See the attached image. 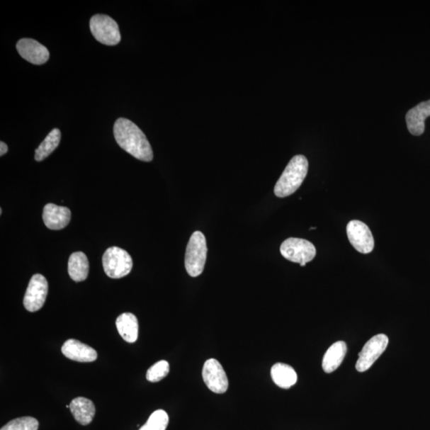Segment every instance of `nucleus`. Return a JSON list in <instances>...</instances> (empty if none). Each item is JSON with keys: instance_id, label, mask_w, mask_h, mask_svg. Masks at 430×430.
I'll use <instances>...</instances> for the list:
<instances>
[{"instance_id": "f257e3e1", "label": "nucleus", "mask_w": 430, "mask_h": 430, "mask_svg": "<svg viewBox=\"0 0 430 430\" xmlns=\"http://www.w3.org/2000/svg\"><path fill=\"white\" fill-rule=\"evenodd\" d=\"M113 134L115 141L122 149L141 162H152L153 152L149 141L132 121L119 118L115 122Z\"/></svg>"}, {"instance_id": "f03ea898", "label": "nucleus", "mask_w": 430, "mask_h": 430, "mask_svg": "<svg viewBox=\"0 0 430 430\" xmlns=\"http://www.w3.org/2000/svg\"><path fill=\"white\" fill-rule=\"evenodd\" d=\"M309 171V162L302 155L295 156L287 165L275 185L274 194L285 198L295 193L305 181Z\"/></svg>"}, {"instance_id": "7ed1b4c3", "label": "nucleus", "mask_w": 430, "mask_h": 430, "mask_svg": "<svg viewBox=\"0 0 430 430\" xmlns=\"http://www.w3.org/2000/svg\"><path fill=\"white\" fill-rule=\"evenodd\" d=\"M208 247L206 237L200 231L191 235L185 255V268L192 278L198 277L206 264Z\"/></svg>"}, {"instance_id": "20e7f679", "label": "nucleus", "mask_w": 430, "mask_h": 430, "mask_svg": "<svg viewBox=\"0 0 430 430\" xmlns=\"http://www.w3.org/2000/svg\"><path fill=\"white\" fill-rule=\"evenodd\" d=\"M102 263L105 273L108 277L113 279L125 277L132 268L131 256L125 249L115 247L106 250Z\"/></svg>"}, {"instance_id": "39448f33", "label": "nucleus", "mask_w": 430, "mask_h": 430, "mask_svg": "<svg viewBox=\"0 0 430 430\" xmlns=\"http://www.w3.org/2000/svg\"><path fill=\"white\" fill-rule=\"evenodd\" d=\"M280 251L285 259L299 263L300 266H305L307 263L312 261L317 255L316 247L312 242L296 237H290L283 242Z\"/></svg>"}, {"instance_id": "423d86ee", "label": "nucleus", "mask_w": 430, "mask_h": 430, "mask_svg": "<svg viewBox=\"0 0 430 430\" xmlns=\"http://www.w3.org/2000/svg\"><path fill=\"white\" fill-rule=\"evenodd\" d=\"M91 33L99 43L107 46H115L120 42L118 24L111 16L95 15L91 19Z\"/></svg>"}, {"instance_id": "0eeeda50", "label": "nucleus", "mask_w": 430, "mask_h": 430, "mask_svg": "<svg viewBox=\"0 0 430 430\" xmlns=\"http://www.w3.org/2000/svg\"><path fill=\"white\" fill-rule=\"evenodd\" d=\"M389 339L384 334H378L372 337L358 353V358L356 365V370L358 372L369 370L387 349Z\"/></svg>"}, {"instance_id": "6e6552de", "label": "nucleus", "mask_w": 430, "mask_h": 430, "mask_svg": "<svg viewBox=\"0 0 430 430\" xmlns=\"http://www.w3.org/2000/svg\"><path fill=\"white\" fill-rule=\"evenodd\" d=\"M48 294V282L42 274H35L31 278L26 291L23 305L30 312L40 310Z\"/></svg>"}, {"instance_id": "1a4fd4ad", "label": "nucleus", "mask_w": 430, "mask_h": 430, "mask_svg": "<svg viewBox=\"0 0 430 430\" xmlns=\"http://www.w3.org/2000/svg\"><path fill=\"white\" fill-rule=\"evenodd\" d=\"M346 234L352 247L358 252L370 254L375 247V239L369 227L358 220L350 221L346 226Z\"/></svg>"}, {"instance_id": "9d476101", "label": "nucleus", "mask_w": 430, "mask_h": 430, "mask_svg": "<svg viewBox=\"0 0 430 430\" xmlns=\"http://www.w3.org/2000/svg\"><path fill=\"white\" fill-rule=\"evenodd\" d=\"M203 378L205 384L214 393L224 394L229 387L226 372L215 358H210L204 363Z\"/></svg>"}, {"instance_id": "9b49d317", "label": "nucleus", "mask_w": 430, "mask_h": 430, "mask_svg": "<svg viewBox=\"0 0 430 430\" xmlns=\"http://www.w3.org/2000/svg\"><path fill=\"white\" fill-rule=\"evenodd\" d=\"M16 49L23 59L35 65L46 63L50 57L47 48L32 38H22L17 43Z\"/></svg>"}, {"instance_id": "f8f14e48", "label": "nucleus", "mask_w": 430, "mask_h": 430, "mask_svg": "<svg viewBox=\"0 0 430 430\" xmlns=\"http://www.w3.org/2000/svg\"><path fill=\"white\" fill-rule=\"evenodd\" d=\"M62 352L67 358L80 363H91L98 358L97 351L91 346L74 339L64 343Z\"/></svg>"}, {"instance_id": "ddd939ff", "label": "nucleus", "mask_w": 430, "mask_h": 430, "mask_svg": "<svg viewBox=\"0 0 430 430\" xmlns=\"http://www.w3.org/2000/svg\"><path fill=\"white\" fill-rule=\"evenodd\" d=\"M72 218V211L66 207L48 203L43 208V220L50 230H60L65 228Z\"/></svg>"}, {"instance_id": "4468645a", "label": "nucleus", "mask_w": 430, "mask_h": 430, "mask_svg": "<svg viewBox=\"0 0 430 430\" xmlns=\"http://www.w3.org/2000/svg\"><path fill=\"white\" fill-rule=\"evenodd\" d=\"M430 117V100L422 101L407 112L406 121L408 130L419 137L425 132V120Z\"/></svg>"}, {"instance_id": "2eb2a0df", "label": "nucleus", "mask_w": 430, "mask_h": 430, "mask_svg": "<svg viewBox=\"0 0 430 430\" xmlns=\"http://www.w3.org/2000/svg\"><path fill=\"white\" fill-rule=\"evenodd\" d=\"M70 412L79 424L87 426L92 422L96 413L94 404L86 397H76L69 404Z\"/></svg>"}, {"instance_id": "dca6fc26", "label": "nucleus", "mask_w": 430, "mask_h": 430, "mask_svg": "<svg viewBox=\"0 0 430 430\" xmlns=\"http://www.w3.org/2000/svg\"><path fill=\"white\" fill-rule=\"evenodd\" d=\"M118 331L125 341L133 344L138 339L139 324L136 316L131 312L121 314L115 322Z\"/></svg>"}, {"instance_id": "f3484780", "label": "nucleus", "mask_w": 430, "mask_h": 430, "mask_svg": "<svg viewBox=\"0 0 430 430\" xmlns=\"http://www.w3.org/2000/svg\"><path fill=\"white\" fill-rule=\"evenodd\" d=\"M346 351L348 348L344 341L336 342L327 349L322 362V368L325 373H332L339 368L345 358Z\"/></svg>"}, {"instance_id": "a211bd4d", "label": "nucleus", "mask_w": 430, "mask_h": 430, "mask_svg": "<svg viewBox=\"0 0 430 430\" xmlns=\"http://www.w3.org/2000/svg\"><path fill=\"white\" fill-rule=\"evenodd\" d=\"M271 377L274 383L283 389L290 388L298 382L297 372L285 363L274 364L271 368Z\"/></svg>"}, {"instance_id": "6ab92c4d", "label": "nucleus", "mask_w": 430, "mask_h": 430, "mask_svg": "<svg viewBox=\"0 0 430 430\" xmlns=\"http://www.w3.org/2000/svg\"><path fill=\"white\" fill-rule=\"evenodd\" d=\"M89 264L86 255L82 252H75L70 255L68 262V272L70 278L76 282L86 280Z\"/></svg>"}, {"instance_id": "aec40b11", "label": "nucleus", "mask_w": 430, "mask_h": 430, "mask_svg": "<svg viewBox=\"0 0 430 430\" xmlns=\"http://www.w3.org/2000/svg\"><path fill=\"white\" fill-rule=\"evenodd\" d=\"M61 132L59 128H55L48 136L45 138L41 145L35 150V159L36 162H40L47 158L60 145L61 141Z\"/></svg>"}, {"instance_id": "412c9836", "label": "nucleus", "mask_w": 430, "mask_h": 430, "mask_svg": "<svg viewBox=\"0 0 430 430\" xmlns=\"http://www.w3.org/2000/svg\"><path fill=\"white\" fill-rule=\"evenodd\" d=\"M169 423V417L163 409L153 412L149 420L139 430H166Z\"/></svg>"}, {"instance_id": "4be33fe9", "label": "nucleus", "mask_w": 430, "mask_h": 430, "mask_svg": "<svg viewBox=\"0 0 430 430\" xmlns=\"http://www.w3.org/2000/svg\"><path fill=\"white\" fill-rule=\"evenodd\" d=\"M170 371V365L165 361L156 363L147 370L146 378L151 383H157L162 380Z\"/></svg>"}, {"instance_id": "5701e85b", "label": "nucleus", "mask_w": 430, "mask_h": 430, "mask_svg": "<svg viewBox=\"0 0 430 430\" xmlns=\"http://www.w3.org/2000/svg\"><path fill=\"white\" fill-rule=\"evenodd\" d=\"M38 421L32 417H23L11 421L0 430H38Z\"/></svg>"}, {"instance_id": "b1692460", "label": "nucleus", "mask_w": 430, "mask_h": 430, "mask_svg": "<svg viewBox=\"0 0 430 430\" xmlns=\"http://www.w3.org/2000/svg\"><path fill=\"white\" fill-rule=\"evenodd\" d=\"M9 151V147L5 143L1 141L0 142V156L3 157Z\"/></svg>"}]
</instances>
